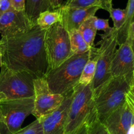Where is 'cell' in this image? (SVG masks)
<instances>
[{
  "instance_id": "36",
  "label": "cell",
  "mask_w": 134,
  "mask_h": 134,
  "mask_svg": "<svg viewBox=\"0 0 134 134\" xmlns=\"http://www.w3.org/2000/svg\"><path fill=\"white\" fill-rule=\"evenodd\" d=\"M131 87L132 89H134V70L133 72V74H132V86Z\"/></svg>"
},
{
  "instance_id": "22",
  "label": "cell",
  "mask_w": 134,
  "mask_h": 134,
  "mask_svg": "<svg viewBox=\"0 0 134 134\" xmlns=\"http://www.w3.org/2000/svg\"><path fill=\"white\" fill-rule=\"evenodd\" d=\"M110 17L113 22V28L118 32L122 28L125 23L126 17V9H115L112 7L109 11Z\"/></svg>"
},
{
  "instance_id": "26",
  "label": "cell",
  "mask_w": 134,
  "mask_h": 134,
  "mask_svg": "<svg viewBox=\"0 0 134 134\" xmlns=\"http://www.w3.org/2000/svg\"><path fill=\"white\" fill-rule=\"evenodd\" d=\"M12 7L16 11H25V5L26 0H10Z\"/></svg>"
},
{
  "instance_id": "24",
  "label": "cell",
  "mask_w": 134,
  "mask_h": 134,
  "mask_svg": "<svg viewBox=\"0 0 134 134\" xmlns=\"http://www.w3.org/2000/svg\"><path fill=\"white\" fill-rule=\"evenodd\" d=\"M14 134H43L42 122L36 119L24 128H21Z\"/></svg>"
},
{
  "instance_id": "34",
  "label": "cell",
  "mask_w": 134,
  "mask_h": 134,
  "mask_svg": "<svg viewBox=\"0 0 134 134\" xmlns=\"http://www.w3.org/2000/svg\"><path fill=\"white\" fill-rule=\"evenodd\" d=\"M5 100H7L6 96H5V95L4 94V93L0 92V103H1V102H2V101H5Z\"/></svg>"
},
{
  "instance_id": "27",
  "label": "cell",
  "mask_w": 134,
  "mask_h": 134,
  "mask_svg": "<svg viewBox=\"0 0 134 134\" xmlns=\"http://www.w3.org/2000/svg\"><path fill=\"white\" fill-rule=\"evenodd\" d=\"M13 9L10 0H0V15Z\"/></svg>"
},
{
  "instance_id": "23",
  "label": "cell",
  "mask_w": 134,
  "mask_h": 134,
  "mask_svg": "<svg viewBox=\"0 0 134 134\" xmlns=\"http://www.w3.org/2000/svg\"><path fill=\"white\" fill-rule=\"evenodd\" d=\"M88 134H110L104 125L98 120L96 114L86 122Z\"/></svg>"
},
{
  "instance_id": "11",
  "label": "cell",
  "mask_w": 134,
  "mask_h": 134,
  "mask_svg": "<svg viewBox=\"0 0 134 134\" xmlns=\"http://www.w3.org/2000/svg\"><path fill=\"white\" fill-rule=\"evenodd\" d=\"M134 70V51L129 38L119 45L116 50L111 66L112 77L126 76L132 78Z\"/></svg>"
},
{
  "instance_id": "14",
  "label": "cell",
  "mask_w": 134,
  "mask_h": 134,
  "mask_svg": "<svg viewBox=\"0 0 134 134\" xmlns=\"http://www.w3.org/2000/svg\"><path fill=\"white\" fill-rule=\"evenodd\" d=\"M100 8L91 7L88 8H72L62 5L58 8L60 14V22L68 32L79 29L82 22L95 14Z\"/></svg>"
},
{
  "instance_id": "15",
  "label": "cell",
  "mask_w": 134,
  "mask_h": 134,
  "mask_svg": "<svg viewBox=\"0 0 134 134\" xmlns=\"http://www.w3.org/2000/svg\"><path fill=\"white\" fill-rule=\"evenodd\" d=\"M52 10L50 0H26L25 12L32 24L35 26L38 16L46 11Z\"/></svg>"
},
{
  "instance_id": "10",
  "label": "cell",
  "mask_w": 134,
  "mask_h": 134,
  "mask_svg": "<svg viewBox=\"0 0 134 134\" xmlns=\"http://www.w3.org/2000/svg\"><path fill=\"white\" fill-rule=\"evenodd\" d=\"M34 26L25 11L12 9L0 15L1 37H12L24 34Z\"/></svg>"
},
{
  "instance_id": "8",
  "label": "cell",
  "mask_w": 134,
  "mask_h": 134,
  "mask_svg": "<svg viewBox=\"0 0 134 134\" xmlns=\"http://www.w3.org/2000/svg\"><path fill=\"white\" fill-rule=\"evenodd\" d=\"M118 31L113 27L108 32L101 34V40L98 42L96 70L92 81L94 91L112 78L111 66L114 55L118 45Z\"/></svg>"
},
{
  "instance_id": "5",
  "label": "cell",
  "mask_w": 134,
  "mask_h": 134,
  "mask_svg": "<svg viewBox=\"0 0 134 134\" xmlns=\"http://www.w3.org/2000/svg\"><path fill=\"white\" fill-rule=\"evenodd\" d=\"M44 47L48 70L58 67L72 56L69 32L60 22L45 31Z\"/></svg>"
},
{
  "instance_id": "29",
  "label": "cell",
  "mask_w": 134,
  "mask_h": 134,
  "mask_svg": "<svg viewBox=\"0 0 134 134\" xmlns=\"http://www.w3.org/2000/svg\"><path fill=\"white\" fill-rule=\"evenodd\" d=\"M63 0H50L52 10H56L62 5Z\"/></svg>"
},
{
  "instance_id": "9",
  "label": "cell",
  "mask_w": 134,
  "mask_h": 134,
  "mask_svg": "<svg viewBox=\"0 0 134 134\" xmlns=\"http://www.w3.org/2000/svg\"><path fill=\"white\" fill-rule=\"evenodd\" d=\"M34 108L32 114L41 119L60 106L65 96L53 93L44 78L34 80Z\"/></svg>"
},
{
  "instance_id": "2",
  "label": "cell",
  "mask_w": 134,
  "mask_h": 134,
  "mask_svg": "<svg viewBox=\"0 0 134 134\" xmlns=\"http://www.w3.org/2000/svg\"><path fill=\"white\" fill-rule=\"evenodd\" d=\"M131 86L132 78L117 76L113 77L94 92L95 110L101 122L126 102Z\"/></svg>"
},
{
  "instance_id": "35",
  "label": "cell",
  "mask_w": 134,
  "mask_h": 134,
  "mask_svg": "<svg viewBox=\"0 0 134 134\" xmlns=\"http://www.w3.org/2000/svg\"><path fill=\"white\" fill-rule=\"evenodd\" d=\"M3 65V54L2 51H1V48L0 49V67Z\"/></svg>"
},
{
  "instance_id": "13",
  "label": "cell",
  "mask_w": 134,
  "mask_h": 134,
  "mask_svg": "<svg viewBox=\"0 0 134 134\" xmlns=\"http://www.w3.org/2000/svg\"><path fill=\"white\" fill-rule=\"evenodd\" d=\"M102 123L110 134H126L134 123V111L126 100Z\"/></svg>"
},
{
  "instance_id": "30",
  "label": "cell",
  "mask_w": 134,
  "mask_h": 134,
  "mask_svg": "<svg viewBox=\"0 0 134 134\" xmlns=\"http://www.w3.org/2000/svg\"><path fill=\"white\" fill-rule=\"evenodd\" d=\"M126 101L128 105H130V106L134 111V96L130 91L126 95Z\"/></svg>"
},
{
  "instance_id": "16",
  "label": "cell",
  "mask_w": 134,
  "mask_h": 134,
  "mask_svg": "<svg viewBox=\"0 0 134 134\" xmlns=\"http://www.w3.org/2000/svg\"><path fill=\"white\" fill-rule=\"evenodd\" d=\"M97 59H98V48L94 47L90 49V56L82 70L79 84L86 85L92 82L96 70Z\"/></svg>"
},
{
  "instance_id": "17",
  "label": "cell",
  "mask_w": 134,
  "mask_h": 134,
  "mask_svg": "<svg viewBox=\"0 0 134 134\" xmlns=\"http://www.w3.org/2000/svg\"><path fill=\"white\" fill-rule=\"evenodd\" d=\"M70 39L71 55H79L88 52L91 49L88 47L86 42L78 29H74L68 32Z\"/></svg>"
},
{
  "instance_id": "25",
  "label": "cell",
  "mask_w": 134,
  "mask_h": 134,
  "mask_svg": "<svg viewBox=\"0 0 134 134\" xmlns=\"http://www.w3.org/2000/svg\"><path fill=\"white\" fill-rule=\"evenodd\" d=\"M94 25L98 30H103L104 32H108L112 30L113 27L109 26V19L100 18L94 16Z\"/></svg>"
},
{
  "instance_id": "33",
  "label": "cell",
  "mask_w": 134,
  "mask_h": 134,
  "mask_svg": "<svg viewBox=\"0 0 134 134\" xmlns=\"http://www.w3.org/2000/svg\"><path fill=\"white\" fill-rule=\"evenodd\" d=\"M126 134H134V123L128 129V131Z\"/></svg>"
},
{
  "instance_id": "1",
  "label": "cell",
  "mask_w": 134,
  "mask_h": 134,
  "mask_svg": "<svg viewBox=\"0 0 134 134\" xmlns=\"http://www.w3.org/2000/svg\"><path fill=\"white\" fill-rule=\"evenodd\" d=\"M44 33L35 25L24 34L1 37L3 64L13 70L26 71L35 78H44L48 71Z\"/></svg>"
},
{
  "instance_id": "6",
  "label": "cell",
  "mask_w": 134,
  "mask_h": 134,
  "mask_svg": "<svg viewBox=\"0 0 134 134\" xmlns=\"http://www.w3.org/2000/svg\"><path fill=\"white\" fill-rule=\"evenodd\" d=\"M34 97L7 99L0 103V131L14 134L21 129L24 120L32 114Z\"/></svg>"
},
{
  "instance_id": "37",
  "label": "cell",
  "mask_w": 134,
  "mask_h": 134,
  "mask_svg": "<svg viewBox=\"0 0 134 134\" xmlns=\"http://www.w3.org/2000/svg\"><path fill=\"white\" fill-rule=\"evenodd\" d=\"M130 91L131 93H132V94L133 95V96H134V89H133L132 87H131V89H130Z\"/></svg>"
},
{
  "instance_id": "32",
  "label": "cell",
  "mask_w": 134,
  "mask_h": 134,
  "mask_svg": "<svg viewBox=\"0 0 134 134\" xmlns=\"http://www.w3.org/2000/svg\"><path fill=\"white\" fill-rule=\"evenodd\" d=\"M113 7V0H105L103 9L107 11H109L110 9Z\"/></svg>"
},
{
  "instance_id": "38",
  "label": "cell",
  "mask_w": 134,
  "mask_h": 134,
  "mask_svg": "<svg viewBox=\"0 0 134 134\" xmlns=\"http://www.w3.org/2000/svg\"><path fill=\"white\" fill-rule=\"evenodd\" d=\"M1 48V41H0V49Z\"/></svg>"
},
{
  "instance_id": "31",
  "label": "cell",
  "mask_w": 134,
  "mask_h": 134,
  "mask_svg": "<svg viewBox=\"0 0 134 134\" xmlns=\"http://www.w3.org/2000/svg\"><path fill=\"white\" fill-rule=\"evenodd\" d=\"M74 134H88L87 123H86L83 126H81Z\"/></svg>"
},
{
  "instance_id": "7",
  "label": "cell",
  "mask_w": 134,
  "mask_h": 134,
  "mask_svg": "<svg viewBox=\"0 0 134 134\" xmlns=\"http://www.w3.org/2000/svg\"><path fill=\"white\" fill-rule=\"evenodd\" d=\"M33 75L26 71H15L3 64L0 72V92L7 99L34 97Z\"/></svg>"
},
{
  "instance_id": "21",
  "label": "cell",
  "mask_w": 134,
  "mask_h": 134,
  "mask_svg": "<svg viewBox=\"0 0 134 134\" xmlns=\"http://www.w3.org/2000/svg\"><path fill=\"white\" fill-rule=\"evenodd\" d=\"M105 0H68L64 7L72 8H88L91 7H99L103 9Z\"/></svg>"
},
{
  "instance_id": "18",
  "label": "cell",
  "mask_w": 134,
  "mask_h": 134,
  "mask_svg": "<svg viewBox=\"0 0 134 134\" xmlns=\"http://www.w3.org/2000/svg\"><path fill=\"white\" fill-rule=\"evenodd\" d=\"M78 30L81 32L88 47L90 49L95 47L94 40L96 35L97 30L94 25V16H92L85 20Z\"/></svg>"
},
{
  "instance_id": "4",
  "label": "cell",
  "mask_w": 134,
  "mask_h": 134,
  "mask_svg": "<svg viewBox=\"0 0 134 134\" xmlns=\"http://www.w3.org/2000/svg\"><path fill=\"white\" fill-rule=\"evenodd\" d=\"M95 114L92 83L86 85L78 84L73 89L64 134H74Z\"/></svg>"
},
{
  "instance_id": "19",
  "label": "cell",
  "mask_w": 134,
  "mask_h": 134,
  "mask_svg": "<svg viewBox=\"0 0 134 134\" xmlns=\"http://www.w3.org/2000/svg\"><path fill=\"white\" fill-rule=\"evenodd\" d=\"M60 21V14L58 9L43 12L38 16L36 24L43 30H47L54 24Z\"/></svg>"
},
{
  "instance_id": "12",
  "label": "cell",
  "mask_w": 134,
  "mask_h": 134,
  "mask_svg": "<svg viewBox=\"0 0 134 134\" xmlns=\"http://www.w3.org/2000/svg\"><path fill=\"white\" fill-rule=\"evenodd\" d=\"M73 96V90L65 95L64 101L57 109L40 119L43 125V134H64L67 117Z\"/></svg>"
},
{
  "instance_id": "28",
  "label": "cell",
  "mask_w": 134,
  "mask_h": 134,
  "mask_svg": "<svg viewBox=\"0 0 134 134\" xmlns=\"http://www.w3.org/2000/svg\"><path fill=\"white\" fill-rule=\"evenodd\" d=\"M127 38H129L132 43V47L134 51V21L132 23L130 27L128 35Z\"/></svg>"
},
{
  "instance_id": "3",
  "label": "cell",
  "mask_w": 134,
  "mask_h": 134,
  "mask_svg": "<svg viewBox=\"0 0 134 134\" xmlns=\"http://www.w3.org/2000/svg\"><path fill=\"white\" fill-rule=\"evenodd\" d=\"M90 51L72 55L58 67L48 71L44 78L53 93L65 96L73 90L79 84Z\"/></svg>"
},
{
  "instance_id": "20",
  "label": "cell",
  "mask_w": 134,
  "mask_h": 134,
  "mask_svg": "<svg viewBox=\"0 0 134 134\" xmlns=\"http://www.w3.org/2000/svg\"><path fill=\"white\" fill-rule=\"evenodd\" d=\"M126 10V17L125 23L121 29L118 32V45L124 43L128 35L130 27L134 21V0H128Z\"/></svg>"
},
{
  "instance_id": "39",
  "label": "cell",
  "mask_w": 134,
  "mask_h": 134,
  "mask_svg": "<svg viewBox=\"0 0 134 134\" xmlns=\"http://www.w3.org/2000/svg\"><path fill=\"white\" fill-rule=\"evenodd\" d=\"M0 134H1V131H0Z\"/></svg>"
}]
</instances>
